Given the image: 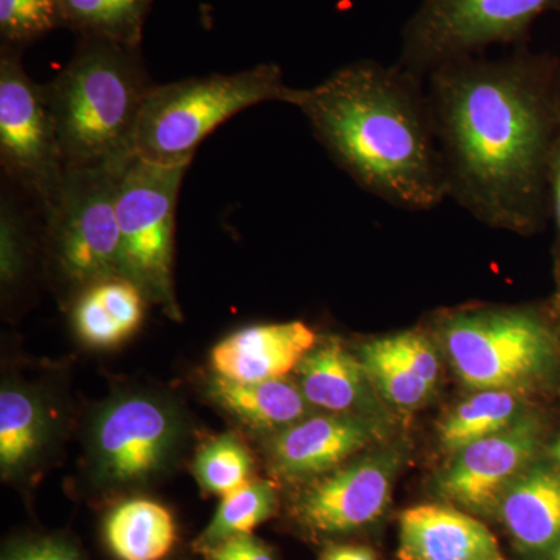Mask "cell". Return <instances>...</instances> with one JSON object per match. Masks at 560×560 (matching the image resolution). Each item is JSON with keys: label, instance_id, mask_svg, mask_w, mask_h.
Wrapping results in <instances>:
<instances>
[{"label": "cell", "instance_id": "obj_30", "mask_svg": "<svg viewBox=\"0 0 560 560\" xmlns=\"http://www.w3.org/2000/svg\"><path fill=\"white\" fill-rule=\"evenodd\" d=\"M209 560H275L259 540L248 536H234L209 548Z\"/></svg>", "mask_w": 560, "mask_h": 560}, {"label": "cell", "instance_id": "obj_31", "mask_svg": "<svg viewBox=\"0 0 560 560\" xmlns=\"http://www.w3.org/2000/svg\"><path fill=\"white\" fill-rule=\"evenodd\" d=\"M548 210L555 223V260L560 259V132L548 162Z\"/></svg>", "mask_w": 560, "mask_h": 560}, {"label": "cell", "instance_id": "obj_12", "mask_svg": "<svg viewBox=\"0 0 560 560\" xmlns=\"http://www.w3.org/2000/svg\"><path fill=\"white\" fill-rule=\"evenodd\" d=\"M401 453L390 447L323 475L301 493L296 515L315 533H348L385 512L400 469Z\"/></svg>", "mask_w": 560, "mask_h": 560}, {"label": "cell", "instance_id": "obj_34", "mask_svg": "<svg viewBox=\"0 0 560 560\" xmlns=\"http://www.w3.org/2000/svg\"><path fill=\"white\" fill-rule=\"evenodd\" d=\"M559 399H560V386H559ZM550 455H551L552 460H555L556 466H558L559 470H560V431H559L558 440H556L555 444L551 445Z\"/></svg>", "mask_w": 560, "mask_h": 560}, {"label": "cell", "instance_id": "obj_33", "mask_svg": "<svg viewBox=\"0 0 560 560\" xmlns=\"http://www.w3.org/2000/svg\"><path fill=\"white\" fill-rule=\"evenodd\" d=\"M556 296L552 301L556 311L560 312V259L555 260Z\"/></svg>", "mask_w": 560, "mask_h": 560}, {"label": "cell", "instance_id": "obj_35", "mask_svg": "<svg viewBox=\"0 0 560 560\" xmlns=\"http://www.w3.org/2000/svg\"><path fill=\"white\" fill-rule=\"evenodd\" d=\"M548 560H560V547L558 548V550H556L555 552H552V556L550 559Z\"/></svg>", "mask_w": 560, "mask_h": 560}, {"label": "cell", "instance_id": "obj_1", "mask_svg": "<svg viewBox=\"0 0 560 560\" xmlns=\"http://www.w3.org/2000/svg\"><path fill=\"white\" fill-rule=\"evenodd\" d=\"M430 113L448 197L482 223L536 234L550 217L548 162L560 132V62L515 51L430 73Z\"/></svg>", "mask_w": 560, "mask_h": 560}, {"label": "cell", "instance_id": "obj_2", "mask_svg": "<svg viewBox=\"0 0 560 560\" xmlns=\"http://www.w3.org/2000/svg\"><path fill=\"white\" fill-rule=\"evenodd\" d=\"M418 79L375 61L350 62L290 105L360 187L397 208L430 210L448 197L440 140Z\"/></svg>", "mask_w": 560, "mask_h": 560}, {"label": "cell", "instance_id": "obj_24", "mask_svg": "<svg viewBox=\"0 0 560 560\" xmlns=\"http://www.w3.org/2000/svg\"><path fill=\"white\" fill-rule=\"evenodd\" d=\"M276 506H278V499L271 482L264 480L246 482L241 489L234 490L221 500L212 522L201 534L202 550H209L220 541L234 536L253 534L257 526L275 514Z\"/></svg>", "mask_w": 560, "mask_h": 560}, {"label": "cell", "instance_id": "obj_25", "mask_svg": "<svg viewBox=\"0 0 560 560\" xmlns=\"http://www.w3.org/2000/svg\"><path fill=\"white\" fill-rule=\"evenodd\" d=\"M360 360L374 389L393 407L415 410L433 394V388L390 355L381 338L361 346Z\"/></svg>", "mask_w": 560, "mask_h": 560}, {"label": "cell", "instance_id": "obj_3", "mask_svg": "<svg viewBox=\"0 0 560 560\" xmlns=\"http://www.w3.org/2000/svg\"><path fill=\"white\" fill-rule=\"evenodd\" d=\"M153 86L140 47L79 38L66 68L44 84L66 168L128 167Z\"/></svg>", "mask_w": 560, "mask_h": 560}, {"label": "cell", "instance_id": "obj_9", "mask_svg": "<svg viewBox=\"0 0 560 560\" xmlns=\"http://www.w3.org/2000/svg\"><path fill=\"white\" fill-rule=\"evenodd\" d=\"M22 51L0 46V165L44 210L61 189L66 164L46 90L25 72Z\"/></svg>", "mask_w": 560, "mask_h": 560}, {"label": "cell", "instance_id": "obj_20", "mask_svg": "<svg viewBox=\"0 0 560 560\" xmlns=\"http://www.w3.org/2000/svg\"><path fill=\"white\" fill-rule=\"evenodd\" d=\"M105 540L119 560H164L176 544L175 518L156 501H124L106 517Z\"/></svg>", "mask_w": 560, "mask_h": 560}, {"label": "cell", "instance_id": "obj_18", "mask_svg": "<svg viewBox=\"0 0 560 560\" xmlns=\"http://www.w3.org/2000/svg\"><path fill=\"white\" fill-rule=\"evenodd\" d=\"M149 301L130 280L110 278L95 283L73 302V326L94 348H113L135 334Z\"/></svg>", "mask_w": 560, "mask_h": 560}, {"label": "cell", "instance_id": "obj_27", "mask_svg": "<svg viewBox=\"0 0 560 560\" xmlns=\"http://www.w3.org/2000/svg\"><path fill=\"white\" fill-rule=\"evenodd\" d=\"M57 28H66L61 0H0V46L24 50Z\"/></svg>", "mask_w": 560, "mask_h": 560}, {"label": "cell", "instance_id": "obj_23", "mask_svg": "<svg viewBox=\"0 0 560 560\" xmlns=\"http://www.w3.org/2000/svg\"><path fill=\"white\" fill-rule=\"evenodd\" d=\"M153 0H61L66 28L79 38L142 46Z\"/></svg>", "mask_w": 560, "mask_h": 560}, {"label": "cell", "instance_id": "obj_28", "mask_svg": "<svg viewBox=\"0 0 560 560\" xmlns=\"http://www.w3.org/2000/svg\"><path fill=\"white\" fill-rule=\"evenodd\" d=\"M381 340L405 370L425 382L430 388H436L441 375V360L425 335L408 330Z\"/></svg>", "mask_w": 560, "mask_h": 560}, {"label": "cell", "instance_id": "obj_36", "mask_svg": "<svg viewBox=\"0 0 560 560\" xmlns=\"http://www.w3.org/2000/svg\"><path fill=\"white\" fill-rule=\"evenodd\" d=\"M552 307H555V305H552ZM555 311H556V308H555ZM556 315H558L559 323H560V312L556 311Z\"/></svg>", "mask_w": 560, "mask_h": 560}, {"label": "cell", "instance_id": "obj_32", "mask_svg": "<svg viewBox=\"0 0 560 560\" xmlns=\"http://www.w3.org/2000/svg\"><path fill=\"white\" fill-rule=\"evenodd\" d=\"M323 560H377L370 548L352 547V545H341V547H331L323 556Z\"/></svg>", "mask_w": 560, "mask_h": 560}, {"label": "cell", "instance_id": "obj_13", "mask_svg": "<svg viewBox=\"0 0 560 560\" xmlns=\"http://www.w3.org/2000/svg\"><path fill=\"white\" fill-rule=\"evenodd\" d=\"M375 419L353 415H319L278 431L270 444L272 469L290 480L318 478L381 440Z\"/></svg>", "mask_w": 560, "mask_h": 560}, {"label": "cell", "instance_id": "obj_22", "mask_svg": "<svg viewBox=\"0 0 560 560\" xmlns=\"http://www.w3.org/2000/svg\"><path fill=\"white\" fill-rule=\"evenodd\" d=\"M47 438L43 404L32 390L5 385L0 393V467L18 474L38 456Z\"/></svg>", "mask_w": 560, "mask_h": 560}, {"label": "cell", "instance_id": "obj_29", "mask_svg": "<svg viewBox=\"0 0 560 560\" xmlns=\"http://www.w3.org/2000/svg\"><path fill=\"white\" fill-rule=\"evenodd\" d=\"M2 560H84L79 551L61 539L21 541L5 552Z\"/></svg>", "mask_w": 560, "mask_h": 560}, {"label": "cell", "instance_id": "obj_14", "mask_svg": "<svg viewBox=\"0 0 560 560\" xmlns=\"http://www.w3.org/2000/svg\"><path fill=\"white\" fill-rule=\"evenodd\" d=\"M315 345V331L301 320L260 324L221 340L210 353V363L228 381H278L298 370Z\"/></svg>", "mask_w": 560, "mask_h": 560}, {"label": "cell", "instance_id": "obj_17", "mask_svg": "<svg viewBox=\"0 0 560 560\" xmlns=\"http://www.w3.org/2000/svg\"><path fill=\"white\" fill-rule=\"evenodd\" d=\"M300 389L313 407L337 415L375 419L377 400L363 363L330 341L313 349L300 368Z\"/></svg>", "mask_w": 560, "mask_h": 560}, {"label": "cell", "instance_id": "obj_15", "mask_svg": "<svg viewBox=\"0 0 560 560\" xmlns=\"http://www.w3.org/2000/svg\"><path fill=\"white\" fill-rule=\"evenodd\" d=\"M497 515L521 555L551 558L560 547V470L550 453L512 482Z\"/></svg>", "mask_w": 560, "mask_h": 560}, {"label": "cell", "instance_id": "obj_16", "mask_svg": "<svg viewBox=\"0 0 560 560\" xmlns=\"http://www.w3.org/2000/svg\"><path fill=\"white\" fill-rule=\"evenodd\" d=\"M400 560H508L492 530L445 504H419L400 515Z\"/></svg>", "mask_w": 560, "mask_h": 560}, {"label": "cell", "instance_id": "obj_7", "mask_svg": "<svg viewBox=\"0 0 560 560\" xmlns=\"http://www.w3.org/2000/svg\"><path fill=\"white\" fill-rule=\"evenodd\" d=\"M183 167L151 164L136 158L124 172L117 191L120 231V278L142 290L168 315H178L173 283L176 206Z\"/></svg>", "mask_w": 560, "mask_h": 560}, {"label": "cell", "instance_id": "obj_21", "mask_svg": "<svg viewBox=\"0 0 560 560\" xmlns=\"http://www.w3.org/2000/svg\"><path fill=\"white\" fill-rule=\"evenodd\" d=\"M529 394L510 389H481L460 401L440 425V441L445 452L460 448L510 429L529 415Z\"/></svg>", "mask_w": 560, "mask_h": 560}, {"label": "cell", "instance_id": "obj_5", "mask_svg": "<svg viewBox=\"0 0 560 560\" xmlns=\"http://www.w3.org/2000/svg\"><path fill=\"white\" fill-rule=\"evenodd\" d=\"M293 88L278 65L235 73L154 84L147 95L136 131L140 160L167 167H189L210 132L235 114L267 102L291 103Z\"/></svg>", "mask_w": 560, "mask_h": 560}, {"label": "cell", "instance_id": "obj_4", "mask_svg": "<svg viewBox=\"0 0 560 560\" xmlns=\"http://www.w3.org/2000/svg\"><path fill=\"white\" fill-rule=\"evenodd\" d=\"M436 335L459 381L471 389L533 396L560 386L556 311L550 316L533 307L456 308L442 313Z\"/></svg>", "mask_w": 560, "mask_h": 560}, {"label": "cell", "instance_id": "obj_10", "mask_svg": "<svg viewBox=\"0 0 560 560\" xmlns=\"http://www.w3.org/2000/svg\"><path fill=\"white\" fill-rule=\"evenodd\" d=\"M180 433L179 415L165 400L145 394L110 400L92 425L95 477L109 486L149 480L167 466Z\"/></svg>", "mask_w": 560, "mask_h": 560}, {"label": "cell", "instance_id": "obj_6", "mask_svg": "<svg viewBox=\"0 0 560 560\" xmlns=\"http://www.w3.org/2000/svg\"><path fill=\"white\" fill-rule=\"evenodd\" d=\"M128 167L66 168L60 191L44 209L51 275L75 300L95 283L120 276L117 191Z\"/></svg>", "mask_w": 560, "mask_h": 560}, {"label": "cell", "instance_id": "obj_8", "mask_svg": "<svg viewBox=\"0 0 560 560\" xmlns=\"http://www.w3.org/2000/svg\"><path fill=\"white\" fill-rule=\"evenodd\" d=\"M560 0H423L401 35V70L419 79L492 44H517Z\"/></svg>", "mask_w": 560, "mask_h": 560}, {"label": "cell", "instance_id": "obj_26", "mask_svg": "<svg viewBox=\"0 0 560 560\" xmlns=\"http://www.w3.org/2000/svg\"><path fill=\"white\" fill-rule=\"evenodd\" d=\"M250 471L253 458L248 448L232 434L210 441L195 459V475L202 489L221 499L253 480Z\"/></svg>", "mask_w": 560, "mask_h": 560}, {"label": "cell", "instance_id": "obj_11", "mask_svg": "<svg viewBox=\"0 0 560 560\" xmlns=\"http://www.w3.org/2000/svg\"><path fill=\"white\" fill-rule=\"evenodd\" d=\"M547 425L530 411L510 429L466 445L438 480L444 499L477 515H492L512 482L548 455Z\"/></svg>", "mask_w": 560, "mask_h": 560}, {"label": "cell", "instance_id": "obj_19", "mask_svg": "<svg viewBox=\"0 0 560 560\" xmlns=\"http://www.w3.org/2000/svg\"><path fill=\"white\" fill-rule=\"evenodd\" d=\"M210 393L224 410L254 429L280 431L307 418L311 410L302 390L282 378L241 383L217 377Z\"/></svg>", "mask_w": 560, "mask_h": 560}]
</instances>
